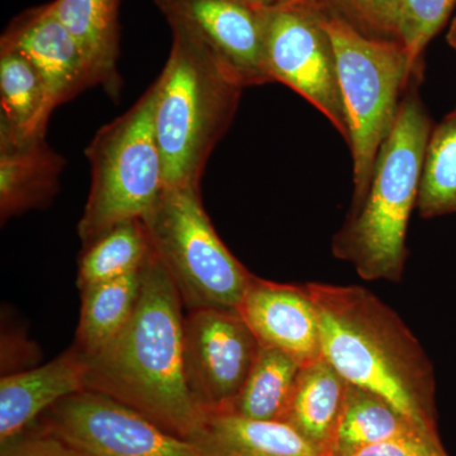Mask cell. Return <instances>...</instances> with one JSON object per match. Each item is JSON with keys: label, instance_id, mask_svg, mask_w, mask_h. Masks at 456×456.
I'll return each mask as SVG.
<instances>
[{"label": "cell", "instance_id": "obj_1", "mask_svg": "<svg viewBox=\"0 0 456 456\" xmlns=\"http://www.w3.org/2000/svg\"><path fill=\"white\" fill-rule=\"evenodd\" d=\"M316 308L323 356L347 383L436 431L434 368L402 318L358 285H303Z\"/></svg>", "mask_w": 456, "mask_h": 456}, {"label": "cell", "instance_id": "obj_2", "mask_svg": "<svg viewBox=\"0 0 456 456\" xmlns=\"http://www.w3.org/2000/svg\"><path fill=\"white\" fill-rule=\"evenodd\" d=\"M183 302L155 253L125 329L88 358L86 389L118 399L175 436L189 439L202 413L194 406L183 368Z\"/></svg>", "mask_w": 456, "mask_h": 456}, {"label": "cell", "instance_id": "obj_3", "mask_svg": "<svg viewBox=\"0 0 456 456\" xmlns=\"http://www.w3.org/2000/svg\"><path fill=\"white\" fill-rule=\"evenodd\" d=\"M413 84L384 141L367 197L332 240V254L365 281L398 283L407 259L408 222L419 200L426 147L434 127Z\"/></svg>", "mask_w": 456, "mask_h": 456}, {"label": "cell", "instance_id": "obj_4", "mask_svg": "<svg viewBox=\"0 0 456 456\" xmlns=\"http://www.w3.org/2000/svg\"><path fill=\"white\" fill-rule=\"evenodd\" d=\"M170 28L173 45L156 79L154 112L165 188L200 189L207 161L230 128L244 88L189 33Z\"/></svg>", "mask_w": 456, "mask_h": 456}, {"label": "cell", "instance_id": "obj_5", "mask_svg": "<svg viewBox=\"0 0 456 456\" xmlns=\"http://www.w3.org/2000/svg\"><path fill=\"white\" fill-rule=\"evenodd\" d=\"M325 25L334 42L349 128L353 213L367 197L378 152L407 90L424 79V65H416L401 42L368 37L332 12L326 11Z\"/></svg>", "mask_w": 456, "mask_h": 456}, {"label": "cell", "instance_id": "obj_6", "mask_svg": "<svg viewBox=\"0 0 456 456\" xmlns=\"http://www.w3.org/2000/svg\"><path fill=\"white\" fill-rule=\"evenodd\" d=\"M156 94L155 80L86 147L92 185L77 224L83 246L121 222L143 220L164 191L163 159L154 126Z\"/></svg>", "mask_w": 456, "mask_h": 456}, {"label": "cell", "instance_id": "obj_7", "mask_svg": "<svg viewBox=\"0 0 456 456\" xmlns=\"http://www.w3.org/2000/svg\"><path fill=\"white\" fill-rule=\"evenodd\" d=\"M142 221L156 256L188 311L237 308L255 275L216 232L200 189L165 188Z\"/></svg>", "mask_w": 456, "mask_h": 456}, {"label": "cell", "instance_id": "obj_8", "mask_svg": "<svg viewBox=\"0 0 456 456\" xmlns=\"http://www.w3.org/2000/svg\"><path fill=\"white\" fill-rule=\"evenodd\" d=\"M327 9L317 0H294L264 9L265 59L270 79L284 84L323 114L349 140Z\"/></svg>", "mask_w": 456, "mask_h": 456}, {"label": "cell", "instance_id": "obj_9", "mask_svg": "<svg viewBox=\"0 0 456 456\" xmlns=\"http://www.w3.org/2000/svg\"><path fill=\"white\" fill-rule=\"evenodd\" d=\"M38 419L86 456H200L191 441L106 393H74Z\"/></svg>", "mask_w": 456, "mask_h": 456}, {"label": "cell", "instance_id": "obj_10", "mask_svg": "<svg viewBox=\"0 0 456 456\" xmlns=\"http://www.w3.org/2000/svg\"><path fill=\"white\" fill-rule=\"evenodd\" d=\"M259 342L237 308H200L184 318L185 386L200 413L232 406L253 368Z\"/></svg>", "mask_w": 456, "mask_h": 456}, {"label": "cell", "instance_id": "obj_11", "mask_svg": "<svg viewBox=\"0 0 456 456\" xmlns=\"http://www.w3.org/2000/svg\"><path fill=\"white\" fill-rule=\"evenodd\" d=\"M170 27H179L211 53L242 88L272 83L265 59L264 8L239 0H154Z\"/></svg>", "mask_w": 456, "mask_h": 456}, {"label": "cell", "instance_id": "obj_12", "mask_svg": "<svg viewBox=\"0 0 456 456\" xmlns=\"http://www.w3.org/2000/svg\"><path fill=\"white\" fill-rule=\"evenodd\" d=\"M0 45L14 47L31 60L46 89L50 113L84 90L98 86L82 47L50 3L18 14L3 32Z\"/></svg>", "mask_w": 456, "mask_h": 456}, {"label": "cell", "instance_id": "obj_13", "mask_svg": "<svg viewBox=\"0 0 456 456\" xmlns=\"http://www.w3.org/2000/svg\"><path fill=\"white\" fill-rule=\"evenodd\" d=\"M237 311L260 346L281 351L301 368L323 358L316 308L303 285L255 277Z\"/></svg>", "mask_w": 456, "mask_h": 456}, {"label": "cell", "instance_id": "obj_14", "mask_svg": "<svg viewBox=\"0 0 456 456\" xmlns=\"http://www.w3.org/2000/svg\"><path fill=\"white\" fill-rule=\"evenodd\" d=\"M88 358L75 345L47 364L3 375L0 443L20 434L53 404L86 389Z\"/></svg>", "mask_w": 456, "mask_h": 456}, {"label": "cell", "instance_id": "obj_15", "mask_svg": "<svg viewBox=\"0 0 456 456\" xmlns=\"http://www.w3.org/2000/svg\"><path fill=\"white\" fill-rule=\"evenodd\" d=\"M65 159L49 146L46 134L0 136V216L46 206L59 191Z\"/></svg>", "mask_w": 456, "mask_h": 456}, {"label": "cell", "instance_id": "obj_16", "mask_svg": "<svg viewBox=\"0 0 456 456\" xmlns=\"http://www.w3.org/2000/svg\"><path fill=\"white\" fill-rule=\"evenodd\" d=\"M188 440L200 456H325L284 422L232 412L203 413Z\"/></svg>", "mask_w": 456, "mask_h": 456}, {"label": "cell", "instance_id": "obj_17", "mask_svg": "<svg viewBox=\"0 0 456 456\" xmlns=\"http://www.w3.org/2000/svg\"><path fill=\"white\" fill-rule=\"evenodd\" d=\"M347 386L349 383L325 356L302 367L281 422L298 432L318 452L329 456Z\"/></svg>", "mask_w": 456, "mask_h": 456}, {"label": "cell", "instance_id": "obj_18", "mask_svg": "<svg viewBox=\"0 0 456 456\" xmlns=\"http://www.w3.org/2000/svg\"><path fill=\"white\" fill-rule=\"evenodd\" d=\"M51 8L80 45L99 86L118 99L121 0H53Z\"/></svg>", "mask_w": 456, "mask_h": 456}, {"label": "cell", "instance_id": "obj_19", "mask_svg": "<svg viewBox=\"0 0 456 456\" xmlns=\"http://www.w3.org/2000/svg\"><path fill=\"white\" fill-rule=\"evenodd\" d=\"M0 136L46 134L47 94L31 60L14 47L0 45Z\"/></svg>", "mask_w": 456, "mask_h": 456}, {"label": "cell", "instance_id": "obj_20", "mask_svg": "<svg viewBox=\"0 0 456 456\" xmlns=\"http://www.w3.org/2000/svg\"><path fill=\"white\" fill-rule=\"evenodd\" d=\"M416 430L425 428L413 424L380 395L349 383L329 456H349Z\"/></svg>", "mask_w": 456, "mask_h": 456}, {"label": "cell", "instance_id": "obj_21", "mask_svg": "<svg viewBox=\"0 0 456 456\" xmlns=\"http://www.w3.org/2000/svg\"><path fill=\"white\" fill-rule=\"evenodd\" d=\"M142 269L80 290L82 311L74 345L84 355L89 358L106 347L134 316L142 287Z\"/></svg>", "mask_w": 456, "mask_h": 456}, {"label": "cell", "instance_id": "obj_22", "mask_svg": "<svg viewBox=\"0 0 456 456\" xmlns=\"http://www.w3.org/2000/svg\"><path fill=\"white\" fill-rule=\"evenodd\" d=\"M152 255L154 248L145 222H121L83 246L77 288L83 290L140 272Z\"/></svg>", "mask_w": 456, "mask_h": 456}, {"label": "cell", "instance_id": "obj_23", "mask_svg": "<svg viewBox=\"0 0 456 456\" xmlns=\"http://www.w3.org/2000/svg\"><path fill=\"white\" fill-rule=\"evenodd\" d=\"M301 365L281 351L260 346L253 368L230 410L259 421H283Z\"/></svg>", "mask_w": 456, "mask_h": 456}, {"label": "cell", "instance_id": "obj_24", "mask_svg": "<svg viewBox=\"0 0 456 456\" xmlns=\"http://www.w3.org/2000/svg\"><path fill=\"white\" fill-rule=\"evenodd\" d=\"M416 208L422 218L456 213V108L432 127Z\"/></svg>", "mask_w": 456, "mask_h": 456}, {"label": "cell", "instance_id": "obj_25", "mask_svg": "<svg viewBox=\"0 0 456 456\" xmlns=\"http://www.w3.org/2000/svg\"><path fill=\"white\" fill-rule=\"evenodd\" d=\"M456 0H401L398 41L416 65H424V53L449 20Z\"/></svg>", "mask_w": 456, "mask_h": 456}, {"label": "cell", "instance_id": "obj_26", "mask_svg": "<svg viewBox=\"0 0 456 456\" xmlns=\"http://www.w3.org/2000/svg\"><path fill=\"white\" fill-rule=\"evenodd\" d=\"M362 35L398 41L401 0H318Z\"/></svg>", "mask_w": 456, "mask_h": 456}, {"label": "cell", "instance_id": "obj_27", "mask_svg": "<svg viewBox=\"0 0 456 456\" xmlns=\"http://www.w3.org/2000/svg\"><path fill=\"white\" fill-rule=\"evenodd\" d=\"M0 456H86L40 419L0 443Z\"/></svg>", "mask_w": 456, "mask_h": 456}, {"label": "cell", "instance_id": "obj_28", "mask_svg": "<svg viewBox=\"0 0 456 456\" xmlns=\"http://www.w3.org/2000/svg\"><path fill=\"white\" fill-rule=\"evenodd\" d=\"M349 456H449L437 431L416 430L375 444Z\"/></svg>", "mask_w": 456, "mask_h": 456}, {"label": "cell", "instance_id": "obj_29", "mask_svg": "<svg viewBox=\"0 0 456 456\" xmlns=\"http://www.w3.org/2000/svg\"><path fill=\"white\" fill-rule=\"evenodd\" d=\"M239 2L245 3V4L253 5V7L266 9L278 7V5L285 4V3L294 2V0H239Z\"/></svg>", "mask_w": 456, "mask_h": 456}, {"label": "cell", "instance_id": "obj_30", "mask_svg": "<svg viewBox=\"0 0 456 456\" xmlns=\"http://www.w3.org/2000/svg\"><path fill=\"white\" fill-rule=\"evenodd\" d=\"M446 40H448L450 47H452V49L454 50L456 53V14L454 20H452V26H450L448 36H446Z\"/></svg>", "mask_w": 456, "mask_h": 456}]
</instances>
